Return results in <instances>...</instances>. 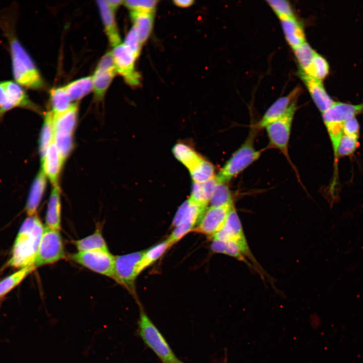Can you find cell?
Here are the masks:
<instances>
[{
	"label": "cell",
	"mask_w": 363,
	"mask_h": 363,
	"mask_svg": "<svg viewBox=\"0 0 363 363\" xmlns=\"http://www.w3.org/2000/svg\"><path fill=\"white\" fill-rule=\"evenodd\" d=\"M44 226L35 214L27 218L21 225L8 261L9 266L24 268L34 266Z\"/></svg>",
	"instance_id": "1"
},
{
	"label": "cell",
	"mask_w": 363,
	"mask_h": 363,
	"mask_svg": "<svg viewBox=\"0 0 363 363\" xmlns=\"http://www.w3.org/2000/svg\"><path fill=\"white\" fill-rule=\"evenodd\" d=\"M9 41L12 74L15 82L22 87L39 89L44 83L31 57L15 34L5 31Z\"/></svg>",
	"instance_id": "2"
},
{
	"label": "cell",
	"mask_w": 363,
	"mask_h": 363,
	"mask_svg": "<svg viewBox=\"0 0 363 363\" xmlns=\"http://www.w3.org/2000/svg\"><path fill=\"white\" fill-rule=\"evenodd\" d=\"M241 146L233 154L215 177L218 183L226 184L255 161L261 154L254 146L256 130L253 129Z\"/></svg>",
	"instance_id": "3"
},
{
	"label": "cell",
	"mask_w": 363,
	"mask_h": 363,
	"mask_svg": "<svg viewBox=\"0 0 363 363\" xmlns=\"http://www.w3.org/2000/svg\"><path fill=\"white\" fill-rule=\"evenodd\" d=\"M139 333L145 344L162 363H176L178 358L162 334L142 308L138 321Z\"/></svg>",
	"instance_id": "4"
},
{
	"label": "cell",
	"mask_w": 363,
	"mask_h": 363,
	"mask_svg": "<svg viewBox=\"0 0 363 363\" xmlns=\"http://www.w3.org/2000/svg\"><path fill=\"white\" fill-rule=\"evenodd\" d=\"M144 251L114 256L113 279L136 295L135 281L140 273V265Z\"/></svg>",
	"instance_id": "5"
},
{
	"label": "cell",
	"mask_w": 363,
	"mask_h": 363,
	"mask_svg": "<svg viewBox=\"0 0 363 363\" xmlns=\"http://www.w3.org/2000/svg\"><path fill=\"white\" fill-rule=\"evenodd\" d=\"M296 110V101L292 104L282 117L265 128L269 139V147L279 150L288 160V144Z\"/></svg>",
	"instance_id": "6"
},
{
	"label": "cell",
	"mask_w": 363,
	"mask_h": 363,
	"mask_svg": "<svg viewBox=\"0 0 363 363\" xmlns=\"http://www.w3.org/2000/svg\"><path fill=\"white\" fill-rule=\"evenodd\" d=\"M64 258V246L59 230L44 226L34 267L52 264Z\"/></svg>",
	"instance_id": "7"
},
{
	"label": "cell",
	"mask_w": 363,
	"mask_h": 363,
	"mask_svg": "<svg viewBox=\"0 0 363 363\" xmlns=\"http://www.w3.org/2000/svg\"><path fill=\"white\" fill-rule=\"evenodd\" d=\"M70 259L96 273L113 278L114 256L109 251L78 252L70 255Z\"/></svg>",
	"instance_id": "8"
},
{
	"label": "cell",
	"mask_w": 363,
	"mask_h": 363,
	"mask_svg": "<svg viewBox=\"0 0 363 363\" xmlns=\"http://www.w3.org/2000/svg\"><path fill=\"white\" fill-rule=\"evenodd\" d=\"M17 107L37 110L22 86L13 81H0V118Z\"/></svg>",
	"instance_id": "9"
},
{
	"label": "cell",
	"mask_w": 363,
	"mask_h": 363,
	"mask_svg": "<svg viewBox=\"0 0 363 363\" xmlns=\"http://www.w3.org/2000/svg\"><path fill=\"white\" fill-rule=\"evenodd\" d=\"M112 53L116 73L123 77L125 82L132 87L140 83V75L136 71L135 62L137 59L124 43L113 47Z\"/></svg>",
	"instance_id": "10"
},
{
	"label": "cell",
	"mask_w": 363,
	"mask_h": 363,
	"mask_svg": "<svg viewBox=\"0 0 363 363\" xmlns=\"http://www.w3.org/2000/svg\"><path fill=\"white\" fill-rule=\"evenodd\" d=\"M234 204L207 208L193 231L212 237L223 226Z\"/></svg>",
	"instance_id": "11"
},
{
	"label": "cell",
	"mask_w": 363,
	"mask_h": 363,
	"mask_svg": "<svg viewBox=\"0 0 363 363\" xmlns=\"http://www.w3.org/2000/svg\"><path fill=\"white\" fill-rule=\"evenodd\" d=\"M299 91V88H296L287 95L276 100L266 110L260 121L254 126L253 128L257 131L265 128L268 124L282 117L292 104L296 101Z\"/></svg>",
	"instance_id": "12"
},
{
	"label": "cell",
	"mask_w": 363,
	"mask_h": 363,
	"mask_svg": "<svg viewBox=\"0 0 363 363\" xmlns=\"http://www.w3.org/2000/svg\"><path fill=\"white\" fill-rule=\"evenodd\" d=\"M299 74L317 108L323 113L330 107L335 101L327 93L322 81L311 77L300 70Z\"/></svg>",
	"instance_id": "13"
},
{
	"label": "cell",
	"mask_w": 363,
	"mask_h": 363,
	"mask_svg": "<svg viewBox=\"0 0 363 363\" xmlns=\"http://www.w3.org/2000/svg\"><path fill=\"white\" fill-rule=\"evenodd\" d=\"M363 111V103L351 104L334 102L327 110L322 113L324 124L330 122L344 123Z\"/></svg>",
	"instance_id": "14"
},
{
	"label": "cell",
	"mask_w": 363,
	"mask_h": 363,
	"mask_svg": "<svg viewBox=\"0 0 363 363\" xmlns=\"http://www.w3.org/2000/svg\"><path fill=\"white\" fill-rule=\"evenodd\" d=\"M41 163V169L53 187L58 185V179L64 163L54 140L47 148Z\"/></svg>",
	"instance_id": "15"
},
{
	"label": "cell",
	"mask_w": 363,
	"mask_h": 363,
	"mask_svg": "<svg viewBox=\"0 0 363 363\" xmlns=\"http://www.w3.org/2000/svg\"><path fill=\"white\" fill-rule=\"evenodd\" d=\"M242 225L234 205L231 209L225 224L213 237L221 241H235L244 236Z\"/></svg>",
	"instance_id": "16"
},
{
	"label": "cell",
	"mask_w": 363,
	"mask_h": 363,
	"mask_svg": "<svg viewBox=\"0 0 363 363\" xmlns=\"http://www.w3.org/2000/svg\"><path fill=\"white\" fill-rule=\"evenodd\" d=\"M46 185V176L41 170L33 180L28 195L25 210L29 216L36 214Z\"/></svg>",
	"instance_id": "17"
},
{
	"label": "cell",
	"mask_w": 363,
	"mask_h": 363,
	"mask_svg": "<svg viewBox=\"0 0 363 363\" xmlns=\"http://www.w3.org/2000/svg\"><path fill=\"white\" fill-rule=\"evenodd\" d=\"M78 110V103H74L65 112L53 116L54 133L73 136L77 123Z\"/></svg>",
	"instance_id": "18"
},
{
	"label": "cell",
	"mask_w": 363,
	"mask_h": 363,
	"mask_svg": "<svg viewBox=\"0 0 363 363\" xmlns=\"http://www.w3.org/2000/svg\"><path fill=\"white\" fill-rule=\"evenodd\" d=\"M46 226L60 230L61 224L60 190L54 186L50 195L45 217Z\"/></svg>",
	"instance_id": "19"
},
{
	"label": "cell",
	"mask_w": 363,
	"mask_h": 363,
	"mask_svg": "<svg viewBox=\"0 0 363 363\" xmlns=\"http://www.w3.org/2000/svg\"><path fill=\"white\" fill-rule=\"evenodd\" d=\"M105 33L110 44L113 47L120 44V38L114 18V13L105 1H97Z\"/></svg>",
	"instance_id": "20"
},
{
	"label": "cell",
	"mask_w": 363,
	"mask_h": 363,
	"mask_svg": "<svg viewBox=\"0 0 363 363\" xmlns=\"http://www.w3.org/2000/svg\"><path fill=\"white\" fill-rule=\"evenodd\" d=\"M154 13L131 11L134 27L142 45L147 40L152 31Z\"/></svg>",
	"instance_id": "21"
},
{
	"label": "cell",
	"mask_w": 363,
	"mask_h": 363,
	"mask_svg": "<svg viewBox=\"0 0 363 363\" xmlns=\"http://www.w3.org/2000/svg\"><path fill=\"white\" fill-rule=\"evenodd\" d=\"M280 21L286 39L293 49L306 42L302 27L294 16Z\"/></svg>",
	"instance_id": "22"
},
{
	"label": "cell",
	"mask_w": 363,
	"mask_h": 363,
	"mask_svg": "<svg viewBox=\"0 0 363 363\" xmlns=\"http://www.w3.org/2000/svg\"><path fill=\"white\" fill-rule=\"evenodd\" d=\"M115 69L96 68L92 77L93 91L97 100L101 99L116 74Z\"/></svg>",
	"instance_id": "23"
},
{
	"label": "cell",
	"mask_w": 363,
	"mask_h": 363,
	"mask_svg": "<svg viewBox=\"0 0 363 363\" xmlns=\"http://www.w3.org/2000/svg\"><path fill=\"white\" fill-rule=\"evenodd\" d=\"M172 151L174 157L189 170L194 167L203 158L190 146L183 143L176 144Z\"/></svg>",
	"instance_id": "24"
},
{
	"label": "cell",
	"mask_w": 363,
	"mask_h": 363,
	"mask_svg": "<svg viewBox=\"0 0 363 363\" xmlns=\"http://www.w3.org/2000/svg\"><path fill=\"white\" fill-rule=\"evenodd\" d=\"M53 115L51 111H47L44 115L39 140V153L41 161L45 155L47 148L54 140Z\"/></svg>",
	"instance_id": "25"
},
{
	"label": "cell",
	"mask_w": 363,
	"mask_h": 363,
	"mask_svg": "<svg viewBox=\"0 0 363 363\" xmlns=\"http://www.w3.org/2000/svg\"><path fill=\"white\" fill-rule=\"evenodd\" d=\"M75 245L78 252L90 251H109L100 229L83 238L76 240Z\"/></svg>",
	"instance_id": "26"
},
{
	"label": "cell",
	"mask_w": 363,
	"mask_h": 363,
	"mask_svg": "<svg viewBox=\"0 0 363 363\" xmlns=\"http://www.w3.org/2000/svg\"><path fill=\"white\" fill-rule=\"evenodd\" d=\"M71 100H78L93 89L92 77H83L64 87Z\"/></svg>",
	"instance_id": "27"
},
{
	"label": "cell",
	"mask_w": 363,
	"mask_h": 363,
	"mask_svg": "<svg viewBox=\"0 0 363 363\" xmlns=\"http://www.w3.org/2000/svg\"><path fill=\"white\" fill-rule=\"evenodd\" d=\"M211 249L214 253L223 254L233 257L239 261L251 265L243 255L238 245L232 241H221L213 239L211 244Z\"/></svg>",
	"instance_id": "28"
},
{
	"label": "cell",
	"mask_w": 363,
	"mask_h": 363,
	"mask_svg": "<svg viewBox=\"0 0 363 363\" xmlns=\"http://www.w3.org/2000/svg\"><path fill=\"white\" fill-rule=\"evenodd\" d=\"M53 116L57 115L67 110L71 105V100L63 87L52 89L50 91Z\"/></svg>",
	"instance_id": "29"
},
{
	"label": "cell",
	"mask_w": 363,
	"mask_h": 363,
	"mask_svg": "<svg viewBox=\"0 0 363 363\" xmlns=\"http://www.w3.org/2000/svg\"><path fill=\"white\" fill-rule=\"evenodd\" d=\"M171 246L166 239L144 250L140 265V273L159 259Z\"/></svg>",
	"instance_id": "30"
},
{
	"label": "cell",
	"mask_w": 363,
	"mask_h": 363,
	"mask_svg": "<svg viewBox=\"0 0 363 363\" xmlns=\"http://www.w3.org/2000/svg\"><path fill=\"white\" fill-rule=\"evenodd\" d=\"M35 269L34 266L20 269L0 281V298L18 285L29 274Z\"/></svg>",
	"instance_id": "31"
},
{
	"label": "cell",
	"mask_w": 363,
	"mask_h": 363,
	"mask_svg": "<svg viewBox=\"0 0 363 363\" xmlns=\"http://www.w3.org/2000/svg\"><path fill=\"white\" fill-rule=\"evenodd\" d=\"M329 71V66L326 59L316 53L309 66L302 72L311 77L322 81L327 77Z\"/></svg>",
	"instance_id": "32"
},
{
	"label": "cell",
	"mask_w": 363,
	"mask_h": 363,
	"mask_svg": "<svg viewBox=\"0 0 363 363\" xmlns=\"http://www.w3.org/2000/svg\"><path fill=\"white\" fill-rule=\"evenodd\" d=\"M189 171L194 182L204 183L215 177L214 166L203 158Z\"/></svg>",
	"instance_id": "33"
},
{
	"label": "cell",
	"mask_w": 363,
	"mask_h": 363,
	"mask_svg": "<svg viewBox=\"0 0 363 363\" xmlns=\"http://www.w3.org/2000/svg\"><path fill=\"white\" fill-rule=\"evenodd\" d=\"M209 204L211 207H221L233 204L232 195L226 184L217 183Z\"/></svg>",
	"instance_id": "34"
},
{
	"label": "cell",
	"mask_w": 363,
	"mask_h": 363,
	"mask_svg": "<svg viewBox=\"0 0 363 363\" xmlns=\"http://www.w3.org/2000/svg\"><path fill=\"white\" fill-rule=\"evenodd\" d=\"M332 144L335 159V166L337 162V151L340 140L344 135V123L330 122L324 124Z\"/></svg>",
	"instance_id": "35"
},
{
	"label": "cell",
	"mask_w": 363,
	"mask_h": 363,
	"mask_svg": "<svg viewBox=\"0 0 363 363\" xmlns=\"http://www.w3.org/2000/svg\"><path fill=\"white\" fill-rule=\"evenodd\" d=\"M293 49L300 70L305 71L310 65L317 52L306 42Z\"/></svg>",
	"instance_id": "36"
},
{
	"label": "cell",
	"mask_w": 363,
	"mask_h": 363,
	"mask_svg": "<svg viewBox=\"0 0 363 363\" xmlns=\"http://www.w3.org/2000/svg\"><path fill=\"white\" fill-rule=\"evenodd\" d=\"M358 136L343 135L338 149L337 157H341L352 154L357 146Z\"/></svg>",
	"instance_id": "37"
},
{
	"label": "cell",
	"mask_w": 363,
	"mask_h": 363,
	"mask_svg": "<svg viewBox=\"0 0 363 363\" xmlns=\"http://www.w3.org/2000/svg\"><path fill=\"white\" fill-rule=\"evenodd\" d=\"M267 2L280 20L294 16L290 5L287 1L269 0Z\"/></svg>",
	"instance_id": "38"
},
{
	"label": "cell",
	"mask_w": 363,
	"mask_h": 363,
	"mask_svg": "<svg viewBox=\"0 0 363 363\" xmlns=\"http://www.w3.org/2000/svg\"><path fill=\"white\" fill-rule=\"evenodd\" d=\"M157 1L133 0L124 1V4L131 11L154 13Z\"/></svg>",
	"instance_id": "39"
},
{
	"label": "cell",
	"mask_w": 363,
	"mask_h": 363,
	"mask_svg": "<svg viewBox=\"0 0 363 363\" xmlns=\"http://www.w3.org/2000/svg\"><path fill=\"white\" fill-rule=\"evenodd\" d=\"M124 44L133 53L136 58L139 56L141 44L134 27L126 36Z\"/></svg>",
	"instance_id": "40"
},
{
	"label": "cell",
	"mask_w": 363,
	"mask_h": 363,
	"mask_svg": "<svg viewBox=\"0 0 363 363\" xmlns=\"http://www.w3.org/2000/svg\"><path fill=\"white\" fill-rule=\"evenodd\" d=\"M359 126L355 117H352L344 123L343 132L344 135L358 136Z\"/></svg>",
	"instance_id": "41"
},
{
	"label": "cell",
	"mask_w": 363,
	"mask_h": 363,
	"mask_svg": "<svg viewBox=\"0 0 363 363\" xmlns=\"http://www.w3.org/2000/svg\"><path fill=\"white\" fill-rule=\"evenodd\" d=\"M105 2L109 8L113 13H115L119 6L124 3L123 1L120 0H108L105 1Z\"/></svg>",
	"instance_id": "42"
},
{
	"label": "cell",
	"mask_w": 363,
	"mask_h": 363,
	"mask_svg": "<svg viewBox=\"0 0 363 363\" xmlns=\"http://www.w3.org/2000/svg\"><path fill=\"white\" fill-rule=\"evenodd\" d=\"M173 3L177 7L181 8H187L192 6L194 1L192 0H175L174 1Z\"/></svg>",
	"instance_id": "43"
},
{
	"label": "cell",
	"mask_w": 363,
	"mask_h": 363,
	"mask_svg": "<svg viewBox=\"0 0 363 363\" xmlns=\"http://www.w3.org/2000/svg\"><path fill=\"white\" fill-rule=\"evenodd\" d=\"M176 363H184V362L178 359V360H177Z\"/></svg>",
	"instance_id": "44"
},
{
	"label": "cell",
	"mask_w": 363,
	"mask_h": 363,
	"mask_svg": "<svg viewBox=\"0 0 363 363\" xmlns=\"http://www.w3.org/2000/svg\"><path fill=\"white\" fill-rule=\"evenodd\" d=\"M224 363H227V362H226H226L225 361V362H224Z\"/></svg>",
	"instance_id": "45"
}]
</instances>
